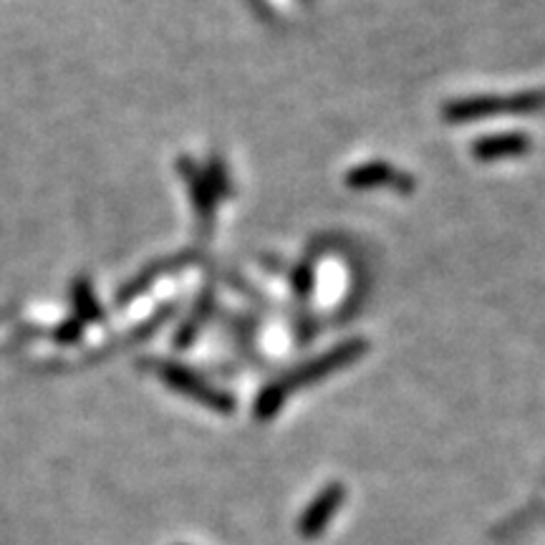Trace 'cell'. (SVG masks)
Returning a JSON list of instances; mask_svg holds the SVG:
<instances>
[{
  "label": "cell",
  "mask_w": 545,
  "mask_h": 545,
  "mask_svg": "<svg viewBox=\"0 0 545 545\" xmlns=\"http://www.w3.org/2000/svg\"><path fill=\"white\" fill-rule=\"evenodd\" d=\"M341 495H344L341 493V487H331V490H326L323 495H318L316 503L306 510V515H303L301 523H298V533H301L303 538H316V535H321L323 530H326V525H329L331 515L339 508Z\"/></svg>",
  "instance_id": "obj_1"
}]
</instances>
